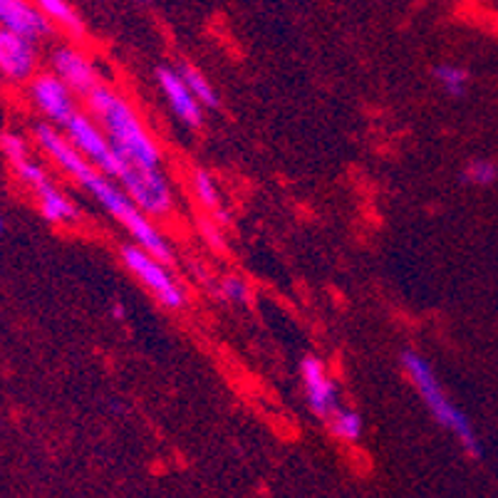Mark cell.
Returning a JSON list of instances; mask_svg holds the SVG:
<instances>
[{
    "label": "cell",
    "instance_id": "6da1fadb",
    "mask_svg": "<svg viewBox=\"0 0 498 498\" xmlns=\"http://www.w3.org/2000/svg\"><path fill=\"white\" fill-rule=\"evenodd\" d=\"M85 104L90 110L92 120L104 130L112 149L117 151L124 167L161 169L159 144L151 137V131L147 130L144 120L127 102V97H122L120 92L102 82L85 97Z\"/></svg>",
    "mask_w": 498,
    "mask_h": 498
},
{
    "label": "cell",
    "instance_id": "7a4b0ae2",
    "mask_svg": "<svg viewBox=\"0 0 498 498\" xmlns=\"http://www.w3.org/2000/svg\"><path fill=\"white\" fill-rule=\"evenodd\" d=\"M402 369L407 379L414 385L417 394L424 402V407L431 412V417L437 419L439 427H444L458 439L461 448L466 451L471 458L484 457V447L478 439L476 429L471 424V419L454 404V399L448 397L444 385L439 382L437 372L429 365L427 358H421L414 349H404L402 352Z\"/></svg>",
    "mask_w": 498,
    "mask_h": 498
},
{
    "label": "cell",
    "instance_id": "3957f363",
    "mask_svg": "<svg viewBox=\"0 0 498 498\" xmlns=\"http://www.w3.org/2000/svg\"><path fill=\"white\" fill-rule=\"evenodd\" d=\"M120 256L124 268L130 270L131 276L140 280L141 285L149 290L164 308L181 310L186 305V290L181 288L179 280L174 278L169 263L151 256L149 250H144L137 243L122 246Z\"/></svg>",
    "mask_w": 498,
    "mask_h": 498
},
{
    "label": "cell",
    "instance_id": "277c9868",
    "mask_svg": "<svg viewBox=\"0 0 498 498\" xmlns=\"http://www.w3.org/2000/svg\"><path fill=\"white\" fill-rule=\"evenodd\" d=\"M62 130H65V137L72 141V147L80 151L85 159L112 179H120V174L124 171V161L117 157V151L112 149L104 130L92 120L90 114L77 110Z\"/></svg>",
    "mask_w": 498,
    "mask_h": 498
},
{
    "label": "cell",
    "instance_id": "5b68a950",
    "mask_svg": "<svg viewBox=\"0 0 498 498\" xmlns=\"http://www.w3.org/2000/svg\"><path fill=\"white\" fill-rule=\"evenodd\" d=\"M134 204L151 219H167L174 211V191L161 169L147 167H124L117 179Z\"/></svg>",
    "mask_w": 498,
    "mask_h": 498
},
{
    "label": "cell",
    "instance_id": "8992f818",
    "mask_svg": "<svg viewBox=\"0 0 498 498\" xmlns=\"http://www.w3.org/2000/svg\"><path fill=\"white\" fill-rule=\"evenodd\" d=\"M28 100L32 102L35 110L50 120V124L60 130L77 112V95L50 70L35 72L28 80Z\"/></svg>",
    "mask_w": 498,
    "mask_h": 498
},
{
    "label": "cell",
    "instance_id": "52a82bcc",
    "mask_svg": "<svg viewBox=\"0 0 498 498\" xmlns=\"http://www.w3.org/2000/svg\"><path fill=\"white\" fill-rule=\"evenodd\" d=\"M50 72H55L77 97H87L97 85H102L97 65L77 45H58L50 52Z\"/></svg>",
    "mask_w": 498,
    "mask_h": 498
},
{
    "label": "cell",
    "instance_id": "ba28073f",
    "mask_svg": "<svg viewBox=\"0 0 498 498\" xmlns=\"http://www.w3.org/2000/svg\"><path fill=\"white\" fill-rule=\"evenodd\" d=\"M41 55L38 41L18 35V32L0 28V77L13 85H28L38 72Z\"/></svg>",
    "mask_w": 498,
    "mask_h": 498
},
{
    "label": "cell",
    "instance_id": "9c48e42d",
    "mask_svg": "<svg viewBox=\"0 0 498 498\" xmlns=\"http://www.w3.org/2000/svg\"><path fill=\"white\" fill-rule=\"evenodd\" d=\"M300 377L305 387V399L312 414L320 419H328L340 407L338 382L328 372V365L320 358H305L300 362Z\"/></svg>",
    "mask_w": 498,
    "mask_h": 498
},
{
    "label": "cell",
    "instance_id": "30bf717a",
    "mask_svg": "<svg viewBox=\"0 0 498 498\" xmlns=\"http://www.w3.org/2000/svg\"><path fill=\"white\" fill-rule=\"evenodd\" d=\"M157 82H159V90L164 95V100L169 102L171 112L179 117L186 127L191 130H199L204 124V104H201L194 92L189 90V85L184 82L177 68H159L157 70Z\"/></svg>",
    "mask_w": 498,
    "mask_h": 498
},
{
    "label": "cell",
    "instance_id": "8fae6325",
    "mask_svg": "<svg viewBox=\"0 0 498 498\" xmlns=\"http://www.w3.org/2000/svg\"><path fill=\"white\" fill-rule=\"evenodd\" d=\"M0 28L41 42L50 38L55 25L32 0H0Z\"/></svg>",
    "mask_w": 498,
    "mask_h": 498
},
{
    "label": "cell",
    "instance_id": "7c38bea8",
    "mask_svg": "<svg viewBox=\"0 0 498 498\" xmlns=\"http://www.w3.org/2000/svg\"><path fill=\"white\" fill-rule=\"evenodd\" d=\"M32 194L38 199V209H41L45 221H50V223H72V221L80 219V209L52 181L41 184Z\"/></svg>",
    "mask_w": 498,
    "mask_h": 498
},
{
    "label": "cell",
    "instance_id": "4fadbf2b",
    "mask_svg": "<svg viewBox=\"0 0 498 498\" xmlns=\"http://www.w3.org/2000/svg\"><path fill=\"white\" fill-rule=\"evenodd\" d=\"M191 189H194L196 201H199L204 209L209 211L211 219L216 221L219 226L229 223V213H226L223 204H221L219 186H216V181H213V177H211L209 171L194 169V174H191Z\"/></svg>",
    "mask_w": 498,
    "mask_h": 498
},
{
    "label": "cell",
    "instance_id": "5bb4252c",
    "mask_svg": "<svg viewBox=\"0 0 498 498\" xmlns=\"http://www.w3.org/2000/svg\"><path fill=\"white\" fill-rule=\"evenodd\" d=\"M38 8H41L48 21L55 25V28H62L65 32H70L72 38H85V21L80 18V13L72 8L68 0H35Z\"/></svg>",
    "mask_w": 498,
    "mask_h": 498
},
{
    "label": "cell",
    "instance_id": "9a60e30c",
    "mask_svg": "<svg viewBox=\"0 0 498 498\" xmlns=\"http://www.w3.org/2000/svg\"><path fill=\"white\" fill-rule=\"evenodd\" d=\"M328 429L330 434L345 444H355L362 437L365 431V421H362V414L349 407H338L328 417Z\"/></svg>",
    "mask_w": 498,
    "mask_h": 498
},
{
    "label": "cell",
    "instance_id": "2e32d148",
    "mask_svg": "<svg viewBox=\"0 0 498 498\" xmlns=\"http://www.w3.org/2000/svg\"><path fill=\"white\" fill-rule=\"evenodd\" d=\"M179 75L184 77V82L189 85V90L194 92V97L204 104V110H219L221 107V97L219 92L213 90V85L206 80V75L199 70V68H194L191 62H181Z\"/></svg>",
    "mask_w": 498,
    "mask_h": 498
},
{
    "label": "cell",
    "instance_id": "e0dca14e",
    "mask_svg": "<svg viewBox=\"0 0 498 498\" xmlns=\"http://www.w3.org/2000/svg\"><path fill=\"white\" fill-rule=\"evenodd\" d=\"M434 80L439 82V87L447 92L448 97H464L471 77L464 68L451 65V62H441L434 68Z\"/></svg>",
    "mask_w": 498,
    "mask_h": 498
},
{
    "label": "cell",
    "instance_id": "ac0fdd59",
    "mask_svg": "<svg viewBox=\"0 0 498 498\" xmlns=\"http://www.w3.org/2000/svg\"><path fill=\"white\" fill-rule=\"evenodd\" d=\"M461 179L471 186H493L498 181V164L491 159H471L461 171Z\"/></svg>",
    "mask_w": 498,
    "mask_h": 498
},
{
    "label": "cell",
    "instance_id": "d6986e66",
    "mask_svg": "<svg viewBox=\"0 0 498 498\" xmlns=\"http://www.w3.org/2000/svg\"><path fill=\"white\" fill-rule=\"evenodd\" d=\"M13 171H15V177L28 186V189H38L41 184H45V181H50V177H48V171L42 169L41 164L35 159H31V157H25V159L15 161V164H11Z\"/></svg>",
    "mask_w": 498,
    "mask_h": 498
},
{
    "label": "cell",
    "instance_id": "ffe728a7",
    "mask_svg": "<svg viewBox=\"0 0 498 498\" xmlns=\"http://www.w3.org/2000/svg\"><path fill=\"white\" fill-rule=\"evenodd\" d=\"M0 151H3V157L11 161V164H15V161L31 157V144H28L25 137L15 134V131H3L0 134Z\"/></svg>",
    "mask_w": 498,
    "mask_h": 498
},
{
    "label": "cell",
    "instance_id": "44dd1931",
    "mask_svg": "<svg viewBox=\"0 0 498 498\" xmlns=\"http://www.w3.org/2000/svg\"><path fill=\"white\" fill-rule=\"evenodd\" d=\"M221 295L236 305H249L250 303V288L246 280H240L239 276H226L221 280Z\"/></svg>",
    "mask_w": 498,
    "mask_h": 498
},
{
    "label": "cell",
    "instance_id": "7402d4cb",
    "mask_svg": "<svg viewBox=\"0 0 498 498\" xmlns=\"http://www.w3.org/2000/svg\"><path fill=\"white\" fill-rule=\"evenodd\" d=\"M199 229H201V233H204V239L209 240L213 249H216V250L226 249V240H223V236H221V229H219V223H216V221H213V219L199 221Z\"/></svg>",
    "mask_w": 498,
    "mask_h": 498
},
{
    "label": "cell",
    "instance_id": "603a6c76",
    "mask_svg": "<svg viewBox=\"0 0 498 498\" xmlns=\"http://www.w3.org/2000/svg\"><path fill=\"white\" fill-rule=\"evenodd\" d=\"M112 315H114V320H124V305H122V303H114Z\"/></svg>",
    "mask_w": 498,
    "mask_h": 498
},
{
    "label": "cell",
    "instance_id": "cb8c5ba5",
    "mask_svg": "<svg viewBox=\"0 0 498 498\" xmlns=\"http://www.w3.org/2000/svg\"><path fill=\"white\" fill-rule=\"evenodd\" d=\"M3 229H5V221H3V216H0V236H3Z\"/></svg>",
    "mask_w": 498,
    "mask_h": 498
},
{
    "label": "cell",
    "instance_id": "d4e9b609",
    "mask_svg": "<svg viewBox=\"0 0 498 498\" xmlns=\"http://www.w3.org/2000/svg\"><path fill=\"white\" fill-rule=\"evenodd\" d=\"M141 3H147V0H141Z\"/></svg>",
    "mask_w": 498,
    "mask_h": 498
}]
</instances>
